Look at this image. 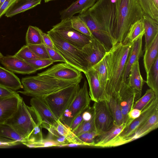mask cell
<instances>
[{
    "mask_svg": "<svg viewBox=\"0 0 158 158\" xmlns=\"http://www.w3.org/2000/svg\"><path fill=\"white\" fill-rule=\"evenodd\" d=\"M141 94V91L131 88L126 82L123 84L118 96L123 114V122L126 126L128 121V114L132 108L135 102L140 98Z\"/></svg>",
    "mask_w": 158,
    "mask_h": 158,
    "instance_id": "4fadbf2b",
    "label": "cell"
},
{
    "mask_svg": "<svg viewBox=\"0 0 158 158\" xmlns=\"http://www.w3.org/2000/svg\"><path fill=\"white\" fill-rule=\"evenodd\" d=\"M142 18L144 27L145 50L158 35V21L145 15Z\"/></svg>",
    "mask_w": 158,
    "mask_h": 158,
    "instance_id": "d4e9b609",
    "label": "cell"
},
{
    "mask_svg": "<svg viewBox=\"0 0 158 158\" xmlns=\"http://www.w3.org/2000/svg\"><path fill=\"white\" fill-rule=\"evenodd\" d=\"M47 33L56 50L65 62L84 73L88 70L87 62L81 50L71 45L50 29Z\"/></svg>",
    "mask_w": 158,
    "mask_h": 158,
    "instance_id": "277c9868",
    "label": "cell"
},
{
    "mask_svg": "<svg viewBox=\"0 0 158 158\" xmlns=\"http://www.w3.org/2000/svg\"><path fill=\"white\" fill-rule=\"evenodd\" d=\"M81 51L87 62L88 69L101 60L108 52L105 46L94 37Z\"/></svg>",
    "mask_w": 158,
    "mask_h": 158,
    "instance_id": "5bb4252c",
    "label": "cell"
},
{
    "mask_svg": "<svg viewBox=\"0 0 158 158\" xmlns=\"http://www.w3.org/2000/svg\"><path fill=\"white\" fill-rule=\"evenodd\" d=\"M98 135L96 131H94L83 133L77 137L79 142L83 146L93 147L95 139Z\"/></svg>",
    "mask_w": 158,
    "mask_h": 158,
    "instance_id": "ab89813d",
    "label": "cell"
},
{
    "mask_svg": "<svg viewBox=\"0 0 158 158\" xmlns=\"http://www.w3.org/2000/svg\"><path fill=\"white\" fill-rule=\"evenodd\" d=\"M146 82L150 89L154 92L156 97L158 98V57L147 74Z\"/></svg>",
    "mask_w": 158,
    "mask_h": 158,
    "instance_id": "4dcf8cb0",
    "label": "cell"
},
{
    "mask_svg": "<svg viewBox=\"0 0 158 158\" xmlns=\"http://www.w3.org/2000/svg\"><path fill=\"white\" fill-rule=\"evenodd\" d=\"M0 136L20 142L22 144L25 142L23 138L5 123H0Z\"/></svg>",
    "mask_w": 158,
    "mask_h": 158,
    "instance_id": "836d02e7",
    "label": "cell"
},
{
    "mask_svg": "<svg viewBox=\"0 0 158 158\" xmlns=\"http://www.w3.org/2000/svg\"><path fill=\"white\" fill-rule=\"evenodd\" d=\"M145 15L158 21V8L152 0H137Z\"/></svg>",
    "mask_w": 158,
    "mask_h": 158,
    "instance_id": "e575fe53",
    "label": "cell"
},
{
    "mask_svg": "<svg viewBox=\"0 0 158 158\" xmlns=\"http://www.w3.org/2000/svg\"><path fill=\"white\" fill-rule=\"evenodd\" d=\"M46 129L48 131V135L47 138L57 141L61 144V147L69 143L67 138L59 134L53 127L50 126Z\"/></svg>",
    "mask_w": 158,
    "mask_h": 158,
    "instance_id": "ee69618b",
    "label": "cell"
},
{
    "mask_svg": "<svg viewBox=\"0 0 158 158\" xmlns=\"http://www.w3.org/2000/svg\"><path fill=\"white\" fill-rule=\"evenodd\" d=\"M17 92L0 85V98L12 96Z\"/></svg>",
    "mask_w": 158,
    "mask_h": 158,
    "instance_id": "db71d44e",
    "label": "cell"
},
{
    "mask_svg": "<svg viewBox=\"0 0 158 158\" xmlns=\"http://www.w3.org/2000/svg\"><path fill=\"white\" fill-rule=\"evenodd\" d=\"M4 56L0 52V60L4 57Z\"/></svg>",
    "mask_w": 158,
    "mask_h": 158,
    "instance_id": "6f0895ef",
    "label": "cell"
},
{
    "mask_svg": "<svg viewBox=\"0 0 158 158\" xmlns=\"http://www.w3.org/2000/svg\"><path fill=\"white\" fill-rule=\"evenodd\" d=\"M158 127V110L155 111L131 135L124 137L128 142L141 137Z\"/></svg>",
    "mask_w": 158,
    "mask_h": 158,
    "instance_id": "44dd1931",
    "label": "cell"
},
{
    "mask_svg": "<svg viewBox=\"0 0 158 158\" xmlns=\"http://www.w3.org/2000/svg\"><path fill=\"white\" fill-rule=\"evenodd\" d=\"M42 128L41 123L38 122L26 138L25 143H35L42 140L44 139L42 133Z\"/></svg>",
    "mask_w": 158,
    "mask_h": 158,
    "instance_id": "f35d334b",
    "label": "cell"
},
{
    "mask_svg": "<svg viewBox=\"0 0 158 158\" xmlns=\"http://www.w3.org/2000/svg\"><path fill=\"white\" fill-rule=\"evenodd\" d=\"M94 131H96L94 124V112L91 119L87 121L83 120L78 127L72 132L76 136H77L83 133Z\"/></svg>",
    "mask_w": 158,
    "mask_h": 158,
    "instance_id": "74e56055",
    "label": "cell"
},
{
    "mask_svg": "<svg viewBox=\"0 0 158 158\" xmlns=\"http://www.w3.org/2000/svg\"><path fill=\"white\" fill-rule=\"evenodd\" d=\"M34 53L40 58L50 59L46 46L44 44L27 45Z\"/></svg>",
    "mask_w": 158,
    "mask_h": 158,
    "instance_id": "f6af8a7d",
    "label": "cell"
},
{
    "mask_svg": "<svg viewBox=\"0 0 158 158\" xmlns=\"http://www.w3.org/2000/svg\"><path fill=\"white\" fill-rule=\"evenodd\" d=\"M144 33V25L142 18L132 24L122 43L124 44L132 43L140 36H143Z\"/></svg>",
    "mask_w": 158,
    "mask_h": 158,
    "instance_id": "f546056e",
    "label": "cell"
},
{
    "mask_svg": "<svg viewBox=\"0 0 158 158\" xmlns=\"http://www.w3.org/2000/svg\"><path fill=\"white\" fill-rule=\"evenodd\" d=\"M1 64L6 69L15 73L29 74L37 71L26 61L14 55H7L0 60Z\"/></svg>",
    "mask_w": 158,
    "mask_h": 158,
    "instance_id": "ac0fdd59",
    "label": "cell"
},
{
    "mask_svg": "<svg viewBox=\"0 0 158 158\" xmlns=\"http://www.w3.org/2000/svg\"><path fill=\"white\" fill-rule=\"evenodd\" d=\"M26 61L37 71L45 68L54 63L50 59L36 58Z\"/></svg>",
    "mask_w": 158,
    "mask_h": 158,
    "instance_id": "7bdbcfd3",
    "label": "cell"
},
{
    "mask_svg": "<svg viewBox=\"0 0 158 158\" xmlns=\"http://www.w3.org/2000/svg\"><path fill=\"white\" fill-rule=\"evenodd\" d=\"M126 82L131 88L141 91L144 81L140 74L139 60L132 65Z\"/></svg>",
    "mask_w": 158,
    "mask_h": 158,
    "instance_id": "4316f807",
    "label": "cell"
},
{
    "mask_svg": "<svg viewBox=\"0 0 158 158\" xmlns=\"http://www.w3.org/2000/svg\"><path fill=\"white\" fill-rule=\"evenodd\" d=\"M145 51L143 56V64L147 74L148 73L152 65L158 57V35Z\"/></svg>",
    "mask_w": 158,
    "mask_h": 158,
    "instance_id": "83f0119b",
    "label": "cell"
},
{
    "mask_svg": "<svg viewBox=\"0 0 158 158\" xmlns=\"http://www.w3.org/2000/svg\"><path fill=\"white\" fill-rule=\"evenodd\" d=\"M85 74L89 86V94L91 100L94 102L108 100L106 90L102 86L96 71L93 68L88 70Z\"/></svg>",
    "mask_w": 158,
    "mask_h": 158,
    "instance_id": "9a60e30c",
    "label": "cell"
},
{
    "mask_svg": "<svg viewBox=\"0 0 158 158\" xmlns=\"http://www.w3.org/2000/svg\"><path fill=\"white\" fill-rule=\"evenodd\" d=\"M92 68L96 71L102 86L106 90L107 74V53L102 59Z\"/></svg>",
    "mask_w": 158,
    "mask_h": 158,
    "instance_id": "1f68e13d",
    "label": "cell"
},
{
    "mask_svg": "<svg viewBox=\"0 0 158 158\" xmlns=\"http://www.w3.org/2000/svg\"><path fill=\"white\" fill-rule=\"evenodd\" d=\"M21 144L20 142L0 136V148H11Z\"/></svg>",
    "mask_w": 158,
    "mask_h": 158,
    "instance_id": "7dc6e473",
    "label": "cell"
},
{
    "mask_svg": "<svg viewBox=\"0 0 158 158\" xmlns=\"http://www.w3.org/2000/svg\"><path fill=\"white\" fill-rule=\"evenodd\" d=\"M42 0H16L7 9L5 16L11 17L40 5Z\"/></svg>",
    "mask_w": 158,
    "mask_h": 158,
    "instance_id": "cb8c5ba5",
    "label": "cell"
},
{
    "mask_svg": "<svg viewBox=\"0 0 158 158\" xmlns=\"http://www.w3.org/2000/svg\"><path fill=\"white\" fill-rule=\"evenodd\" d=\"M91 99L87 88V83L85 80L74 99L65 110L59 120L70 127L74 119L87 110L89 106Z\"/></svg>",
    "mask_w": 158,
    "mask_h": 158,
    "instance_id": "ba28073f",
    "label": "cell"
},
{
    "mask_svg": "<svg viewBox=\"0 0 158 158\" xmlns=\"http://www.w3.org/2000/svg\"><path fill=\"white\" fill-rule=\"evenodd\" d=\"M14 55L19 58L25 61L36 58H40L37 56L27 45H24Z\"/></svg>",
    "mask_w": 158,
    "mask_h": 158,
    "instance_id": "b9f144b4",
    "label": "cell"
},
{
    "mask_svg": "<svg viewBox=\"0 0 158 158\" xmlns=\"http://www.w3.org/2000/svg\"><path fill=\"white\" fill-rule=\"evenodd\" d=\"M23 91H19L24 95L32 97H43L71 85L80 83L76 81H67L48 76H29L21 81Z\"/></svg>",
    "mask_w": 158,
    "mask_h": 158,
    "instance_id": "3957f363",
    "label": "cell"
},
{
    "mask_svg": "<svg viewBox=\"0 0 158 158\" xmlns=\"http://www.w3.org/2000/svg\"><path fill=\"white\" fill-rule=\"evenodd\" d=\"M86 23L94 37L98 40L109 51L113 46L111 37L96 23L87 10L78 15Z\"/></svg>",
    "mask_w": 158,
    "mask_h": 158,
    "instance_id": "2e32d148",
    "label": "cell"
},
{
    "mask_svg": "<svg viewBox=\"0 0 158 158\" xmlns=\"http://www.w3.org/2000/svg\"><path fill=\"white\" fill-rule=\"evenodd\" d=\"M152 1L156 6L158 8V0H152Z\"/></svg>",
    "mask_w": 158,
    "mask_h": 158,
    "instance_id": "11a10c76",
    "label": "cell"
},
{
    "mask_svg": "<svg viewBox=\"0 0 158 158\" xmlns=\"http://www.w3.org/2000/svg\"><path fill=\"white\" fill-rule=\"evenodd\" d=\"M140 36L135 40L132 44L127 58L124 71L123 81L126 83L128 77L131 67L133 64L143 55L142 38Z\"/></svg>",
    "mask_w": 158,
    "mask_h": 158,
    "instance_id": "ffe728a7",
    "label": "cell"
},
{
    "mask_svg": "<svg viewBox=\"0 0 158 158\" xmlns=\"http://www.w3.org/2000/svg\"><path fill=\"white\" fill-rule=\"evenodd\" d=\"M44 0V1L45 0Z\"/></svg>",
    "mask_w": 158,
    "mask_h": 158,
    "instance_id": "91938a15",
    "label": "cell"
},
{
    "mask_svg": "<svg viewBox=\"0 0 158 158\" xmlns=\"http://www.w3.org/2000/svg\"><path fill=\"white\" fill-rule=\"evenodd\" d=\"M31 106L34 111L42 127L46 129L50 126L55 127L58 120L54 116L42 97H32L30 100Z\"/></svg>",
    "mask_w": 158,
    "mask_h": 158,
    "instance_id": "7c38bea8",
    "label": "cell"
},
{
    "mask_svg": "<svg viewBox=\"0 0 158 158\" xmlns=\"http://www.w3.org/2000/svg\"><path fill=\"white\" fill-rule=\"evenodd\" d=\"M128 143L124 137L118 135L111 141L104 145L102 148L114 147Z\"/></svg>",
    "mask_w": 158,
    "mask_h": 158,
    "instance_id": "bcb514c9",
    "label": "cell"
},
{
    "mask_svg": "<svg viewBox=\"0 0 158 158\" xmlns=\"http://www.w3.org/2000/svg\"><path fill=\"white\" fill-rule=\"evenodd\" d=\"M41 33L45 45L47 47L56 50L51 39L48 34L43 32L41 30Z\"/></svg>",
    "mask_w": 158,
    "mask_h": 158,
    "instance_id": "681fc988",
    "label": "cell"
},
{
    "mask_svg": "<svg viewBox=\"0 0 158 158\" xmlns=\"http://www.w3.org/2000/svg\"><path fill=\"white\" fill-rule=\"evenodd\" d=\"M38 122L31 106H27L23 99L20 101L16 111L5 123L10 126L25 139V142L26 138Z\"/></svg>",
    "mask_w": 158,
    "mask_h": 158,
    "instance_id": "5b68a950",
    "label": "cell"
},
{
    "mask_svg": "<svg viewBox=\"0 0 158 158\" xmlns=\"http://www.w3.org/2000/svg\"><path fill=\"white\" fill-rule=\"evenodd\" d=\"M41 31L40 29L36 27L29 26L26 33V45H34L44 44Z\"/></svg>",
    "mask_w": 158,
    "mask_h": 158,
    "instance_id": "d6a6232c",
    "label": "cell"
},
{
    "mask_svg": "<svg viewBox=\"0 0 158 158\" xmlns=\"http://www.w3.org/2000/svg\"><path fill=\"white\" fill-rule=\"evenodd\" d=\"M158 110V98L156 97L143 110L140 116L125 126L119 136L125 137L133 133L155 111Z\"/></svg>",
    "mask_w": 158,
    "mask_h": 158,
    "instance_id": "e0dca14e",
    "label": "cell"
},
{
    "mask_svg": "<svg viewBox=\"0 0 158 158\" xmlns=\"http://www.w3.org/2000/svg\"><path fill=\"white\" fill-rule=\"evenodd\" d=\"M50 59L54 62H65V60L57 51L50 48L46 46Z\"/></svg>",
    "mask_w": 158,
    "mask_h": 158,
    "instance_id": "c3c4849f",
    "label": "cell"
},
{
    "mask_svg": "<svg viewBox=\"0 0 158 158\" xmlns=\"http://www.w3.org/2000/svg\"><path fill=\"white\" fill-rule=\"evenodd\" d=\"M5 0H0V7Z\"/></svg>",
    "mask_w": 158,
    "mask_h": 158,
    "instance_id": "9f6ffc18",
    "label": "cell"
},
{
    "mask_svg": "<svg viewBox=\"0 0 158 158\" xmlns=\"http://www.w3.org/2000/svg\"><path fill=\"white\" fill-rule=\"evenodd\" d=\"M23 99L17 93L12 96L0 98V123H5L13 115Z\"/></svg>",
    "mask_w": 158,
    "mask_h": 158,
    "instance_id": "d6986e66",
    "label": "cell"
},
{
    "mask_svg": "<svg viewBox=\"0 0 158 158\" xmlns=\"http://www.w3.org/2000/svg\"><path fill=\"white\" fill-rule=\"evenodd\" d=\"M125 126L124 123L119 126L114 125L109 130L99 134L95 139L93 147L102 148L104 145L118 135Z\"/></svg>",
    "mask_w": 158,
    "mask_h": 158,
    "instance_id": "484cf974",
    "label": "cell"
},
{
    "mask_svg": "<svg viewBox=\"0 0 158 158\" xmlns=\"http://www.w3.org/2000/svg\"><path fill=\"white\" fill-rule=\"evenodd\" d=\"M114 2L115 0H97L87 10L97 25L109 35L111 40L115 21Z\"/></svg>",
    "mask_w": 158,
    "mask_h": 158,
    "instance_id": "8992f818",
    "label": "cell"
},
{
    "mask_svg": "<svg viewBox=\"0 0 158 158\" xmlns=\"http://www.w3.org/2000/svg\"><path fill=\"white\" fill-rule=\"evenodd\" d=\"M51 30L66 41L81 50L92 38L73 28L71 26L70 18L61 20L53 26Z\"/></svg>",
    "mask_w": 158,
    "mask_h": 158,
    "instance_id": "9c48e42d",
    "label": "cell"
},
{
    "mask_svg": "<svg viewBox=\"0 0 158 158\" xmlns=\"http://www.w3.org/2000/svg\"><path fill=\"white\" fill-rule=\"evenodd\" d=\"M96 0H77L73 2L60 12L61 20L70 18L75 14L86 11L95 4Z\"/></svg>",
    "mask_w": 158,
    "mask_h": 158,
    "instance_id": "7402d4cb",
    "label": "cell"
},
{
    "mask_svg": "<svg viewBox=\"0 0 158 158\" xmlns=\"http://www.w3.org/2000/svg\"><path fill=\"white\" fill-rule=\"evenodd\" d=\"M132 44L117 43L107 52V74L106 89L108 97L118 96L124 84V71Z\"/></svg>",
    "mask_w": 158,
    "mask_h": 158,
    "instance_id": "6da1fadb",
    "label": "cell"
},
{
    "mask_svg": "<svg viewBox=\"0 0 158 158\" xmlns=\"http://www.w3.org/2000/svg\"><path fill=\"white\" fill-rule=\"evenodd\" d=\"M94 112V124L96 131L99 134L110 129L114 121L107 101L94 102L93 106Z\"/></svg>",
    "mask_w": 158,
    "mask_h": 158,
    "instance_id": "30bf717a",
    "label": "cell"
},
{
    "mask_svg": "<svg viewBox=\"0 0 158 158\" xmlns=\"http://www.w3.org/2000/svg\"><path fill=\"white\" fill-rule=\"evenodd\" d=\"M0 85L15 91L23 88L18 77L13 72L0 66Z\"/></svg>",
    "mask_w": 158,
    "mask_h": 158,
    "instance_id": "603a6c76",
    "label": "cell"
},
{
    "mask_svg": "<svg viewBox=\"0 0 158 158\" xmlns=\"http://www.w3.org/2000/svg\"><path fill=\"white\" fill-rule=\"evenodd\" d=\"M115 21L112 37L113 45L123 43L134 23L145 15L137 0H115Z\"/></svg>",
    "mask_w": 158,
    "mask_h": 158,
    "instance_id": "7a4b0ae2",
    "label": "cell"
},
{
    "mask_svg": "<svg viewBox=\"0 0 158 158\" xmlns=\"http://www.w3.org/2000/svg\"><path fill=\"white\" fill-rule=\"evenodd\" d=\"M83 113L76 117L73 120L69 127L73 131L76 129L83 121L82 118Z\"/></svg>",
    "mask_w": 158,
    "mask_h": 158,
    "instance_id": "f5cc1de1",
    "label": "cell"
},
{
    "mask_svg": "<svg viewBox=\"0 0 158 158\" xmlns=\"http://www.w3.org/2000/svg\"><path fill=\"white\" fill-rule=\"evenodd\" d=\"M16 0H5L0 7V18Z\"/></svg>",
    "mask_w": 158,
    "mask_h": 158,
    "instance_id": "816d5d0a",
    "label": "cell"
},
{
    "mask_svg": "<svg viewBox=\"0 0 158 158\" xmlns=\"http://www.w3.org/2000/svg\"><path fill=\"white\" fill-rule=\"evenodd\" d=\"M141 112V111L137 109H132L128 114V121L126 126L133 120L138 117L140 115Z\"/></svg>",
    "mask_w": 158,
    "mask_h": 158,
    "instance_id": "f907efd6",
    "label": "cell"
},
{
    "mask_svg": "<svg viewBox=\"0 0 158 158\" xmlns=\"http://www.w3.org/2000/svg\"><path fill=\"white\" fill-rule=\"evenodd\" d=\"M107 101L113 119L114 125L119 126L123 124V116L119 96L109 97L108 100Z\"/></svg>",
    "mask_w": 158,
    "mask_h": 158,
    "instance_id": "f1b7e54d",
    "label": "cell"
},
{
    "mask_svg": "<svg viewBox=\"0 0 158 158\" xmlns=\"http://www.w3.org/2000/svg\"><path fill=\"white\" fill-rule=\"evenodd\" d=\"M54 0H45L44 2L46 3L48 2H49L52 1H54Z\"/></svg>",
    "mask_w": 158,
    "mask_h": 158,
    "instance_id": "680465c9",
    "label": "cell"
},
{
    "mask_svg": "<svg viewBox=\"0 0 158 158\" xmlns=\"http://www.w3.org/2000/svg\"><path fill=\"white\" fill-rule=\"evenodd\" d=\"M156 97L153 90L151 89H148L142 97L135 102L132 108L137 109L142 111L150 104Z\"/></svg>",
    "mask_w": 158,
    "mask_h": 158,
    "instance_id": "d590c367",
    "label": "cell"
},
{
    "mask_svg": "<svg viewBox=\"0 0 158 158\" xmlns=\"http://www.w3.org/2000/svg\"><path fill=\"white\" fill-rule=\"evenodd\" d=\"M37 75L48 76L63 80L76 81L79 82L82 78L81 72L66 62L54 65Z\"/></svg>",
    "mask_w": 158,
    "mask_h": 158,
    "instance_id": "8fae6325",
    "label": "cell"
},
{
    "mask_svg": "<svg viewBox=\"0 0 158 158\" xmlns=\"http://www.w3.org/2000/svg\"><path fill=\"white\" fill-rule=\"evenodd\" d=\"M80 88L79 83H77L43 97L58 120L69 107Z\"/></svg>",
    "mask_w": 158,
    "mask_h": 158,
    "instance_id": "52a82bcc",
    "label": "cell"
},
{
    "mask_svg": "<svg viewBox=\"0 0 158 158\" xmlns=\"http://www.w3.org/2000/svg\"><path fill=\"white\" fill-rule=\"evenodd\" d=\"M70 20L73 28L91 38L94 37L86 23L78 15L72 16L70 18Z\"/></svg>",
    "mask_w": 158,
    "mask_h": 158,
    "instance_id": "8d00e7d4",
    "label": "cell"
},
{
    "mask_svg": "<svg viewBox=\"0 0 158 158\" xmlns=\"http://www.w3.org/2000/svg\"><path fill=\"white\" fill-rule=\"evenodd\" d=\"M23 144L30 148L61 146V144L57 141L48 138L43 139L37 143H25Z\"/></svg>",
    "mask_w": 158,
    "mask_h": 158,
    "instance_id": "60d3db41",
    "label": "cell"
}]
</instances>
